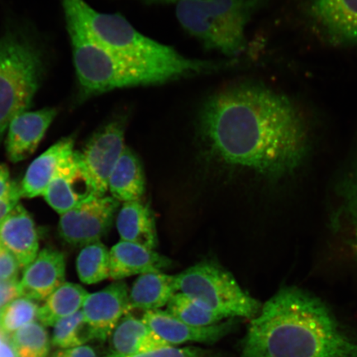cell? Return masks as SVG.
Segmentation results:
<instances>
[{"label": "cell", "mask_w": 357, "mask_h": 357, "mask_svg": "<svg viewBox=\"0 0 357 357\" xmlns=\"http://www.w3.org/2000/svg\"><path fill=\"white\" fill-rule=\"evenodd\" d=\"M197 128L214 158L268 177L296 172L310 149L309 124L298 105L252 80L230 83L209 96Z\"/></svg>", "instance_id": "cell-1"}, {"label": "cell", "mask_w": 357, "mask_h": 357, "mask_svg": "<svg viewBox=\"0 0 357 357\" xmlns=\"http://www.w3.org/2000/svg\"><path fill=\"white\" fill-rule=\"evenodd\" d=\"M241 357H357V339L320 298L284 287L251 320Z\"/></svg>", "instance_id": "cell-2"}, {"label": "cell", "mask_w": 357, "mask_h": 357, "mask_svg": "<svg viewBox=\"0 0 357 357\" xmlns=\"http://www.w3.org/2000/svg\"><path fill=\"white\" fill-rule=\"evenodd\" d=\"M78 82L77 101L116 89L158 86L215 73L213 61L191 66L137 63L112 54L95 41L74 17L65 13Z\"/></svg>", "instance_id": "cell-3"}, {"label": "cell", "mask_w": 357, "mask_h": 357, "mask_svg": "<svg viewBox=\"0 0 357 357\" xmlns=\"http://www.w3.org/2000/svg\"><path fill=\"white\" fill-rule=\"evenodd\" d=\"M270 0H181L176 15L183 29L209 51L236 60L247 47L245 29Z\"/></svg>", "instance_id": "cell-4"}, {"label": "cell", "mask_w": 357, "mask_h": 357, "mask_svg": "<svg viewBox=\"0 0 357 357\" xmlns=\"http://www.w3.org/2000/svg\"><path fill=\"white\" fill-rule=\"evenodd\" d=\"M61 3L65 13L74 17L96 43L123 59L176 66H191L201 61L138 32L119 13L98 12L84 0H61Z\"/></svg>", "instance_id": "cell-5"}, {"label": "cell", "mask_w": 357, "mask_h": 357, "mask_svg": "<svg viewBox=\"0 0 357 357\" xmlns=\"http://www.w3.org/2000/svg\"><path fill=\"white\" fill-rule=\"evenodd\" d=\"M44 73L43 53L29 36L8 32L0 38V142L12 120L29 109Z\"/></svg>", "instance_id": "cell-6"}, {"label": "cell", "mask_w": 357, "mask_h": 357, "mask_svg": "<svg viewBox=\"0 0 357 357\" xmlns=\"http://www.w3.org/2000/svg\"><path fill=\"white\" fill-rule=\"evenodd\" d=\"M178 292L193 298L223 319L256 318L260 302L244 291L234 276L218 263L204 261L176 275Z\"/></svg>", "instance_id": "cell-7"}, {"label": "cell", "mask_w": 357, "mask_h": 357, "mask_svg": "<svg viewBox=\"0 0 357 357\" xmlns=\"http://www.w3.org/2000/svg\"><path fill=\"white\" fill-rule=\"evenodd\" d=\"M128 118L116 116L102 125L78 151L80 162L91 181L97 197L109 191V178L123 151Z\"/></svg>", "instance_id": "cell-8"}, {"label": "cell", "mask_w": 357, "mask_h": 357, "mask_svg": "<svg viewBox=\"0 0 357 357\" xmlns=\"http://www.w3.org/2000/svg\"><path fill=\"white\" fill-rule=\"evenodd\" d=\"M112 196L96 197L61 214L59 234L67 243L84 247L100 241L110 230L119 208Z\"/></svg>", "instance_id": "cell-9"}, {"label": "cell", "mask_w": 357, "mask_h": 357, "mask_svg": "<svg viewBox=\"0 0 357 357\" xmlns=\"http://www.w3.org/2000/svg\"><path fill=\"white\" fill-rule=\"evenodd\" d=\"M307 19L333 46L357 45V0H306Z\"/></svg>", "instance_id": "cell-10"}, {"label": "cell", "mask_w": 357, "mask_h": 357, "mask_svg": "<svg viewBox=\"0 0 357 357\" xmlns=\"http://www.w3.org/2000/svg\"><path fill=\"white\" fill-rule=\"evenodd\" d=\"M82 311L93 339L107 340L119 321L130 311L127 284L123 280L114 281L100 291L89 294Z\"/></svg>", "instance_id": "cell-11"}, {"label": "cell", "mask_w": 357, "mask_h": 357, "mask_svg": "<svg viewBox=\"0 0 357 357\" xmlns=\"http://www.w3.org/2000/svg\"><path fill=\"white\" fill-rule=\"evenodd\" d=\"M43 197L60 215L86 201L97 197L80 162L78 151H75L73 155L58 169Z\"/></svg>", "instance_id": "cell-12"}, {"label": "cell", "mask_w": 357, "mask_h": 357, "mask_svg": "<svg viewBox=\"0 0 357 357\" xmlns=\"http://www.w3.org/2000/svg\"><path fill=\"white\" fill-rule=\"evenodd\" d=\"M142 319L171 347L186 342L213 344L229 334L234 327L233 321L208 327H196L182 322L167 311L160 310L145 312Z\"/></svg>", "instance_id": "cell-13"}, {"label": "cell", "mask_w": 357, "mask_h": 357, "mask_svg": "<svg viewBox=\"0 0 357 357\" xmlns=\"http://www.w3.org/2000/svg\"><path fill=\"white\" fill-rule=\"evenodd\" d=\"M66 258L63 253L43 249L24 268L19 282L20 297L43 301L66 281Z\"/></svg>", "instance_id": "cell-14"}, {"label": "cell", "mask_w": 357, "mask_h": 357, "mask_svg": "<svg viewBox=\"0 0 357 357\" xmlns=\"http://www.w3.org/2000/svg\"><path fill=\"white\" fill-rule=\"evenodd\" d=\"M57 114L56 108L26 110L12 120L6 133V151L10 162H22L34 153Z\"/></svg>", "instance_id": "cell-15"}, {"label": "cell", "mask_w": 357, "mask_h": 357, "mask_svg": "<svg viewBox=\"0 0 357 357\" xmlns=\"http://www.w3.org/2000/svg\"><path fill=\"white\" fill-rule=\"evenodd\" d=\"M0 244L15 257L20 269H24L38 256L39 242L35 223L20 203L0 221Z\"/></svg>", "instance_id": "cell-16"}, {"label": "cell", "mask_w": 357, "mask_h": 357, "mask_svg": "<svg viewBox=\"0 0 357 357\" xmlns=\"http://www.w3.org/2000/svg\"><path fill=\"white\" fill-rule=\"evenodd\" d=\"M109 257V278L114 281L151 272H162L172 266L168 257L155 250L124 241H120L111 248Z\"/></svg>", "instance_id": "cell-17"}, {"label": "cell", "mask_w": 357, "mask_h": 357, "mask_svg": "<svg viewBox=\"0 0 357 357\" xmlns=\"http://www.w3.org/2000/svg\"><path fill=\"white\" fill-rule=\"evenodd\" d=\"M74 146L73 137L62 138L31 163L20 185L21 199L43 196L58 169L75 153Z\"/></svg>", "instance_id": "cell-18"}, {"label": "cell", "mask_w": 357, "mask_h": 357, "mask_svg": "<svg viewBox=\"0 0 357 357\" xmlns=\"http://www.w3.org/2000/svg\"><path fill=\"white\" fill-rule=\"evenodd\" d=\"M109 354L129 356L171 347L160 339L142 319L125 314L109 337Z\"/></svg>", "instance_id": "cell-19"}, {"label": "cell", "mask_w": 357, "mask_h": 357, "mask_svg": "<svg viewBox=\"0 0 357 357\" xmlns=\"http://www.w3.org/2000/svg\"><path fill=\"white\" fill-rule=\"evenodd\" d=\"M116 226L121 241L151 250L158 248V235L153 213L141 200L123 203Z\"/></svg>", "instance_id": "cell-20"}, {"label": "cell", "mask_w": 357, "mask_h": 357, "mask_svg": "<svg viewBox=\"0 0 357 357\" xmlns=\"http://www.w3.org/2000/svg\"><path fill=\"white\" fill-rule=\"evenodd\" d=\"M178 293L176 275L151 272L138 276L129 291V310H158Z\"/></svg>", "instance_id": "cell-21"}, {"label": "cell", "mask_w": 357, "mask_h": 357, "mask_svg": "<svg viewBox=\"0 0 357 357\" xmlns=\"http://www.w3.org/2000/svg\"><path fill=\"white\" fill-rule=\"evenodd\" d=\"M109 191L112 197L123 204L139 201L144 195V168L137 155L128 146L112 172Z\"/></svg>", "instance_id": "cell-22"}, {"label": "cell", "mask_w": 357, "mask_h": 357, "mask_svg": "<svg viewBox=\"0 0 357 357\" xmlns=\"http://www.w3.org/2000/svg\"><path fill=\"white\" fill-rule=\"evenodd\" d=\"M88 294L80 285L65 282L39 307L37 318L43 326L53 327L60 320L82 310Z\"/></svg>", "instance_id": "cell-23"}, {"label": "cell", "mask_w": 357, "mask_h": 357, "mask_svg": "<svg viewBox=\"0 0 357 357\" xmlns=\"http://www.w3.org/2000/svg\"><path fill=\"white\" fill-rule=\"evenodd\" d=\"M79 278L93 284L109 278L110 257L108 248L100 241L84 245L77 260Z\"/></svg>", "instance_id": "cell-24"}, {"label": "cell", "mask_w": 357, "mask_h": 357, "mask_svg": "<svg viewBox=\"0 0 357 357\" xmlns=\"http://www.w3.org/2000/svg\"><path fill=\"white\" fill-rule=\"evenodd\" d=\"M10 340L17 357H47L50 352L48 333L36 321L13 333Z\"/></svg>", "instance_id": "cell-25"}, {"label": "cell", "mask_w": 357, "mask_h": 357, "mask_svg": "<svg viewBox=\"0 0 357 357\" xmlns=\"http://www.w3.org/2000/svg\"><path fill=\"white\" fill-rule=\"evenodd\" d=\"M91 340H93L91 328L82 310L53 326L52 344L61 349L82 346Z\"/></svg>", "instance_id": "cell-26"}, {"label": "cell", "mask_w": 357, "mask_h": 357, "mask_svg": "<svg viewBox=\"0 0 357 357\" xmlns=\"http://www.w3.org/2000/svg\"><path fill=\"white\" fill-rule=\"evenodd\" d=\"M167 311L182 322L196 327H208L225 319L181 292L169 301Z\"/></svg>", "instance_id": "cell-27"}, {"label": "cell", "mask_w": 357, "mask_h": 357, "mask_svg": "<svg viewBox=\"0 0 357 357\" xmlns=\"http://www.w3.org/2000/svg\"><path fill=\"white\" fill-rule=\"evenodd\" d=\"M39 307L28 298L20 297L0 309V331L10 337L25 326L34 322Z\"/></svg>", "instance_id": "cell-28"}, {"label": "cell", "mask_w": 357, "mask_h": 357, "mask_svg": "<svg viewBox=\"0 0 357 357\" xmlns=\"http://www.w3.org/2000/svg\"><path fill=\"white\" fill-rule=\"evenodd\" d=\"M217 356L211 351L203 349L197 347H187L177 348L167 347L160 348L153 351L142 352V354L119 356L114 354H107L105 357H216Z\"/></svg>", "instance_id": "cell-29"}, {"label": "cell", "mask_w": 357, "mask_h": 357, "mask_svg": "<svg viewBox=\"0 0 357 357\" xmlns=\"http://www.w3.org/2000/svg\"><path fill=\"white\" fill-rule=\"evenodd\" d=\"M20 269L15 257L0 244V280H17Z\"/></svg>", "instance_id": "cell-30"}, {"label": "cell", "mask_w": 357, "mask_h": 357, "mask_svg": "<svg viewBox=\"0 0 357 357\" xmlns=\"http://www.w3.org/2000/svg\"><path fill=\"white\" fill-rule=\"evenodd\" d=\"M20 198V185L11 181L10 169L6 164L0 163V199Z\"/></svg>", "instance_id": "cell-31"}, {"label": "cell", "mask_w": 357, "mask_h": 357, "mask_svg": "<svg viewBox=\"0 0 357 357\" xmlns=\"http://www.w3.org/2000/svg\"><path fill=\"white\" fill-rule=\"evenodd\" d=\"M17 280H0V309L20 297Z\"/></svg>", "instance_id": "cell-32"}, {"label": "cell", "mask_w": 357, "mask_h": 357, "mask_svg": "<svg viewBox=\"0 0 357 357\" xmlns=\"http://www.w3.org/2000/svg\"><path fill=\"white\" fill-rule=\"evenodd\" d=\"M52 357H98V356L93 347L82 345L58 350Z\"/></svg>", "instance_id": "cell-33"}, {"label": "cell", "mask_w": 357, "mask_h": 357, "mask_svg": "<svg viewBox=\"0 0 357 357\" xmlns=\"http://www.w3.org/2000/svg\"><path fill=\"white\" fill-rule=\"evenodd\" d=\"M20 198L0 199V221L20 203Z\"/></svg>", "instance_id": "cell-34"}, {"label": "cell", "mask_w": 357, "mask_h": 357, "mask_svg": "<svg viewBox=\"0 0 357 357\" xmlns=\"http://www.w3.org/2000/svg\"><path fill=\"white\" fill-rule=\"evenodd\" d=\"M0 357H17L8 337L0 340Z\"/></svg>", "instance_id": "cell-35"}, {"label": "cell", "mask_w": 357, "mask_h": 357, "mask_svg": "<svg viewBox=\"0 0 357 357\" xmlns=\"http://www.w3.org/2000/svg\"><path fill=\"white\" fill-rule=\"evenodd\" d=\"M146 6H163V4H176L181 0H137Z\"/></svg>", "instance_id": "cell-36"}]
</instances>
